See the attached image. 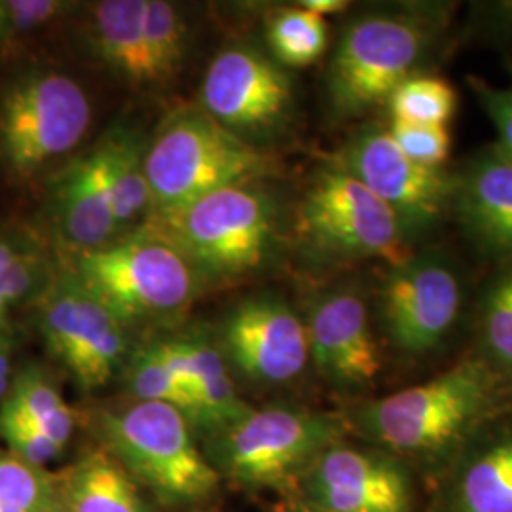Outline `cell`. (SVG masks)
Instances as JSON below:
<instances>
[{"label":"cell","mask_w":512,"mask_h":512,"mask_svg":"<svg viewBox=\"0 0 512 512\" xmlns=\"http://www.w3.org/2000/svg\"><path fill=\"white\" fill-rule=\"evenodd\" d=\"M268 158L202 109L173 112L145 148L148 217L171 213L215 190L253 184Z\"/></svg>","instance_id":"1"},{"label":"cell","mask_w":512,"mask_h":512,"mask_svg":"<svg viewBox=\"0 0 512 512\" xmlns=\"http://www.w3.org/2000/svg\"><path fill=\"white\" fill-rule=\"evenodd\" d=\"M71 272L124 327L181 315L200 281L169 241L145 228L131 238L76 253Z\"/></svg>","instance_id":"2"},{"label":"cell","mask_w":512,"mask_h":512,"mask_svg":"<svg viewBox=\"0 0 512 512\" xmlns=\"http://www.w3.org/2000/svg\"><path fill=\"white\" fill-rule=\"evenodd\" d=\"M143 228L169 241L200 279H230L266 260L274 241V205L253 184H236L148 217Z\"/></svg>","instance_id":"3"},{"label":"cell","mask_w":512,"mask_h":512,"mask_svg":"<svg viewBox=\"0 0 512 512\" xmlns=\"http://www.w3.org/2000/svg\"><path fill=\"white\" fill-rule=\"evenodd\" d=\"M494 378L482 361H463L425 384L366 404L355 416L370 439L399 452H435L458 439L488 406Z\"/></svg>","instance_id":"4"},{"label":"cell","mask_w":512,"mask_h":512,"mask_svg":"<svg viewBox=\"0 0 512 512\" xmlns=\"http://www.w3.org/2000/svg\"><path fill=\"white\" fill-rule=\"evenodd\" d=\"M110 454L133 480L169 503H196L219 484V471L192 439L188 418L162 403L137 401L103 416Z\"/></svg>","instance_id":"5"},{"label":"cell","mask_w":512,"mask_h":512,"mask_svg":"<svg viewBox=\"0 0 512 512\" xmlns=\"http://www.w3.org/2000/svg\"><path fill=\"white\" fill-rule=\"evenodd\" d=\"M342 423L308 410L249 408L219 431L220 471L247 488L283 484L340 439Z\"/></svg>","instance_id":"6"},{"label":"cell","mask_w":512,"mask_h":512,"mask_svg":"<svg viewBox=\"0 0 512 512\" xmlns=\"http://www.w3.org/2000/svg\"><path fill=\"white\" fill-rule=\"evenodd\" d=\"M431 44L429 29L408 16H368L351 23L330 61V105L342 118L387 101L410 78Z\"/></svg>","instance_id":"7"},{"label":"cell","mask_w":512,"mask_h":512,"mask_svg":"<svg viewBox=\"0 0 512 512\" xmlns=\"http://www.w3.org/2000/svg\"><path fill=\"white\" fill-rule=\"evenodd\" d=\"M92 105L71 76L33 73L0 99V154L19 177H29L84 139Z\"/></svg>","instance_id":"8"},{"label":"cell","mask_w":512,"mask_h":512,"mask_svg":"<svg viewBox=\"0 0 512 512\" xmlns=\"http://www.w3.org/2000/svg\"><path fill=\"white\" fill-rule=\"evenodd\" d=\"M298 230L313 249L338 258L399 260L403 222L342 167L321 171L306 192Z\"/></svg>","instance_id":"9"},{"label":"cell","mask_w":512,"mask_h":512,"mask_svg":"<svg viewBox=\"0 0 512 512\" xmlns=\"http://www.w3.org/2000/svg\"><path fill=\"white\" fill-rule=\"evenodd\" d=\"M40 327L48 346L86 391L109 382L126 349L124 325L71 272L44 294Z\"/></svg>","instance_id":"10"},{"label":"cell","mask_w":512,"mask_h":512,"mask_svg":"<svg viewBox=\"0 0 512 512\" xmlns=\"http://www.w3.org/2000/svg\"><path fill=\"white\" fill-rule=\"evenodd\" d=\"M338 167L380 198L403 222L406 234L439 219L456 188L440 169L412 162L391 133L380 128L353 137Z\"/></svg>","instance_id":"11"},{"label":"cell","mask_w":512,"mask_h":512,"mask_svg":"<svg viewBox=\"0 0 512 512\" xmlns=\"http://www.w3.org/2000/svg\"><path fill=\"white\" fill-rule=\"evenodd\" d=\"M200 103L220 126L243 137L277 126L289 112L293 90L274 61L249 48H230L209 65Z\"/></svg>","instance_id":"12"},{"label":"cell","mask_w":512,"mask_h":512,"mask_svg":"<svg viewBox=\"0 0 512 512\" xmlns=\"http://www.w3.org/2000/svg\"><path fill=\"white\" fill-rule=\"evenodd\" d=\"M222 338L234 365L256 382H289L310 359L306 323L287 302L268 294L238 304L224 321Z\"/></svg>","instance_id":"13"},{"label":"cell","mask_w":512,"mask_h":512,"mask_svg":"<svg viewBox=\"0 0 512 512\" xmlns=\"http://www.w3.org/2000/svg\"><path fill=\"white\" fill-rule=\"evenodd\" d=\"M397 266L382 291L385 330L397 348L423 353L439 344L458 317V277L435 258Z\"/></svg>","instance_id":"14"},{"label":"cell","mask_w":512,"mask_h":512,"mask_svg":"<svg viewBox=\"0 0 512 512\" xmlns=\"http://www.w3.org/2000/svg\"><path fill=\"white\" fill-rule=\"evenodd\" d=\"M306 486L315 509L327 512H410L403 467L380 454L330 446L310 465Z\"/></svg>","instance_id":"15"},{"label":"cell","mask_w":512,"mask_h":512,"mask_svg":"<svg viewBox=\"0 0 512 512\" xmlns=\"http://www.w3.org/2000/svg\"><path fill=\"white\" fill-rule=\"evenodd\" d=\"M306 330L311 359L332 384L361 387L380 374L382 359L361 296L325 294L313 304Z\"/></svg>","instance_id":"16"},{"label":"cell","mask_w":512,"mask_h":512,"mask_svg":"<svg viewBox=\"0 0 512 512\" xmlns=\"http://www.w3.org/2000/svg\"><path fill=\"white\" fill-rule=\"evenodd\" d=\"M54 213L61 238L76 253L109 245L116 239L118 224L112 213L97 148L78 158L57 179Z\"/></svg>","instance_id":"17"},{"label":"cell","mask_w":512,"mask_h":512,"mask_svg":"<svg viewBox=\"0 0 512 512\" xmlns=\"http://www.w3.org/2000/svg\"><path fill=\"white\" fill-rule=\"evenodd\" d=\"M458 188L467 230L495 255H512V162L495 150L471 165Z\"/></svg>","instance_id":"18"},{"label":"cell","mask_w":512,"mask_h":512,"mask_svg":"<svg viewBox=\"0 0 512 512\" xmlns=\"http://www.w3.org/2000/svg\"><path fill=\"white\" fill-rule=\"evenodd\" d=\"M57 509L63 512H145L141 494L126 467L110 452L95 450L80 459L61 484Z\"/></svg>","instance_id":"19"},{"label":"cell","mask_w":512,"mask_h":512,"mask_svg":"<svg viewBox=\"0 0 512 512\" xmlns=\"http://www.w3.org/2000/svg\"><path fill=\"white\" fill-rule=\"evenodd\" d=\"M147 8L148 0H105L93 8L92 38L97 55L131 84H148Z\"/></svg>","instance_id":"20"},{"label":"cell","mask_w":512,"mask_h":512,"mask_svg":"<svg viewBox=\"0 0 512 512\" xmlns=\"http://www.w3.org/2000/svg\"><path fill=\"white\" fill-rule=\"evenodd\" d=\"M145 148L128 129L112 131L97 147L118 230L150 211Z\"/></svg>","instance_id":"21"},{"label":"cell","mask_w":512,"mask_h":512,"mask_svg":"<svg viewBox=\"0 0 512 512\" xmlns=\"http://www.w3.org/2000/svg\"><path fill=\"white\" fill-rule=\"evenodd\" d=\"M459 512H512V437L499 440L467 467L458 486Z\"/></svg>","instance_id":"22"},{"label":"cell","mask_w":512,"mask_h":512,"mask_svg":"<svg viewBox=\"0 0 512 512\" xmlns=\"http://www.w3.org/2000/svg\"><path fill=\"white\" fill-rule=\"evenodd\" d=\"M186 35V21L175 4L148 0L145 21L148 84H162L179 73L186 52Z\"/></svg>","instance_id":"23"},{"label":"cell","mask_w":512,"mask_h":512,"mask_svg":"<svg viewBox=\"0 0 512 512\" xmlns=\"http://www.w3.org/2000/svg\"><path fill=\"white\" fill-rule=\"evenodd\" d=\"M268 40L283 65L308 67L327 50V21L300 6L287 8L272 19Z\"/></svg>","instance_id":"24"},{"label":"cell","mask_w":512,"mask_h":512,"mask_svg":"<svg viewBox=\"0 0 512 512\" xmlns=\"http://www.w3.org/2000/svg\"><path fill=\"white\" fill-rule=\"evenodd\" d=\"M6 403L37 423L61 450L73 437V410L63 401L54 385L35 370L19 376Z\"/></svg>","instance_id":"25"},{"label":"cell","mask_w":512,"mask_h":512,"mask_svg":"<svg viewBox=\"0 0 512 512\" xmlns=\"http://www.w3.org/2000/svg\"><path fill=\"white\" fill-rule=\"evenodd\" d=\"M393 122L446 126L458 105L456 90L437 76H410L387 99Z\"/></svg>","instance_id":"26"},{"label":"cell","mask_w":512,"mask_h":512,"mask_svg":"<svg viewBox=\"0 0 512 512\" xmlns=\"http://www.w3.org/2000/svg\"><path fill=\"white\" fill-rule=\"evenodd\" d=\"M57 495L50 482L16 456H0V512H55Z\"/></svg>","instance_id":"27"},{"label":"cell","mask_w":512,"mask_h":512,"mask_svg":"<svg viewBox=\"0 0 512 512\" xmlns=\"http://www.w3.org/2000/svg\"><path fill=\"white\" fill-rule=\"evenodd\" d=\"M129 384L137 401L169 404L181 410L186 418L192 416V395L156 357L152 348L137 355L129 372Z\"/></svg>","instance_id":"28"},{"label":"cell","mask_w":512,"mask_h":512,"mask_svg":"<svg viewBox=\"0 0 512 512\" xmlns=\"http://www.w3.org/2000/svg\"><path fill=\"white\" fill-rule=\"evenodd\" d=\"M0 433L12 448L14 456L33 467H40L61 454V448L37 423L23 416L18 408L6 401L0 410Z\"/></svg>","instance_id":"29"},{"label":"cell","mask_w":512,"mask_h":512,"mask_svg":"<svg viewBox=\"0 0 512 512\" xmlns=\"http://www.w3.org/2000/svg\"><path fill=\"white\" fill-rule=\"evenodd\" d=\"M484 338L495 359L512 368V272L503 275L488 294Z\"/></svg>","instance_id":"30"},{"label":"cell","mask_w":512,"mask_h":512,"mask_svg":"<svg viewBox=\"0 0 512 512\" xmlns=\"http://www.w3.org/2000/svg\"><path fill=\"white\" fill-rule=\"evenodd\" d=\"M387 131L391 133L397 147L401 148L412 162L425 167L439 169L452 148V137L446 126L393 122Z\"/></svg>","instance_id":"31"},{"label":"cell","mask_w":512,"mask_h":512,"mask_svg":"<svg viewBox=\"0 0 512 512\" xmlns=\"http://www.w3.org/2000/svg\"><path fill=\"white\" fill-rule=\"evenodd\" d=\"M480 103L494 122L499 148L497 152L512 162V86L505 90H492L488 86L476 84Z\"/></svg>","instance_id":"32"},{"label":"cell","mask_w":512,"mask_h":512,"mask_svg":"<svg viewBox=\"0 0 512 512\" xmlns=\"http://www.w3.org/2000/svg\"><path fill=\"white\" fill-rule=\"evenodd\" d=\"M4 6L8 25L19 31L37 29L69 8L67 2L57 0H10L4 2Z\"/></svg>","instance_id":"33"},{"label":"cell","mask_w":512,"mask_h":512,"mask_svg":"<svg viewBox=\"0 0 512 512\" xmlns=\"http://www.w3.org/2000/svg\"><path fill=\"white\" fill-rule=\"evenodd\" d=\"M298 6L310 10V12L321 16V18H325V16H330V14L344 12L348 8V2H344V0H304Z\"/></svg>","instance_id":"34"},{"label":"cell","mask_w":512,"mask_h":512,"mask_svg":"<svg viewBox=\"0 0 512 512\" xmlns=\"http://www.w3.org/2000/svg\"><path fill=\"white\" fill-rule=\"evenodd\" d=\"M18 255L19 253L12 243L0 241V277L12 266V262L16 260V256Z\"/></svg>","instance_id":"35"},{"label":"cell","mask_w":512,"mask_h":512,"mask_svg":"<svg viewBox=\"0 0 512 512\" xmlns=\"http://www.w3.org/2000/svg\"><path fill=\"white\" fill-rule=\"evenodd\" d=\"M8 374H10V357H8L4 342L0 340V397L8 389Z\"/></svg>","instance_id":"36"},{"label":"cell","mask_w":512,"mask_h":512,"mask_svg":"<svg viewBox=\"0 0 512 512\" xmlns=\"http://www.w3.org/2000/svg\"><path fill=\"white\" fill-rule=\"evenodd\" d=\"M8 27V18H6V6L4 2H0V35L6 31Z\"/></svg>","instance_id":"37"},{"label":"cell","mask_w":512,"mask_h":512,"mask_svg":"<svg viewBox=\"0 0 512 512\" xmlns=\"http://www.w3.org/2000/svg\"><path fill=\"white\" fill-rule=\"evenodd\" d=\"M501 12L512 21V0L511 2H503V4H501Z\"/></svg>","instance_id":"38"},{"label":"cell","mask_w":512,"mask_h":512,"mask_svg":"<svg viewBox=\"0 0 512 512\" xmlns=\"http://www.w3.org/2000/svg\"><path fill=\"white\" fill-rule=\"evenodd\" d=\"M304 512H327V511H319V509H308V511Z\"/></svg>","instance_id":"39"}]
</instances>
